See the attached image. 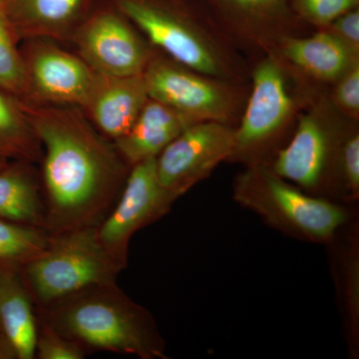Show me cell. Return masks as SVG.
<instances>
[{
  "label": "cell",
  "instance_id": "cell-3",
  "mask_svg": "<svg viewBox=\"0 0 359 359\" xmlns=\"http://www.w3.org/2000/svg\"><path fill=\"white\" fill-rule=\"evenodd\" d=\"M36 313L89 351H109L140 359H166V344L154 316L117 283L81 290Z\"/></svg>",
  "mask_w": 359,
  "mask_h": 359
},
{
  "label": "cell",
  "instance_id": "cell-6",
  "mask_svg": "<svg viewBox=\"0 0 359 359\" xmlns=\"http://www.w3.org/2000/svg\"><path fill=\"white\" fill-rule=\"evenodd\" d=\"M355 121L340 114L327 93L316 96L302 111L289 143L269 167L309 195L340 204L342 147Z\"/></svg>",
  "mask_w": 359,
  "mask_h": 359
},
{
  "label": "cell",
  "instance_id": "cell-18",
  "mask_svg": "<svg viewBox=\"0 0 359 359\" xmlns=\"http://www.w3.org/2000/svg\"><path fill=\"white\" fill-rule=\"evenodd\" d=\"M195 124L190 118L149 97L131 129L113 142L129 166L157 158L182 132Z\"/></svg>",
  "mask_w": 359,
  "mask_h": 359
},
{
  "label": "cell",
  "instance_id": "cell-20",
  "mask_svg": "<svg viewBox=\"0 0 359 359\" xmlns=\"http://www.w3.org/2000/svg\"><path fill=\"white\" fill-rule=\"evenodd\" d=\"M32 164L11 160L0 170V219L46 231L41 179Z\"/></svg>",
  "mask_w": 359,
  "mask_h": 359
},
{
  "label": "cell",
  "instance_id": "cell-2",
  "mask_svg": "<svg viewBox=\"0 0 359 359\" xmlns=\"http://www.w3.org/2000/svg\"><path fill=\"white\" fill-rule=\"evenodd\" d=\"M168 57L205 74L250 82V61L204 0H105Z\"/></svg>",
  "mask_w": 359,
  "mask_h": 359
},
{
  "label": "cell",
  "instance_id": "cell-24",
  "mask_svg": "<svg viewBox=\"0 0 359 359\" xmlns=\"http://www.w3.org/2000/svg\"><path fill=\"white\" fill-rule=\"evenodd\" d=\"M87 351L37 314L35 358L83 359Z\"/></svg>",
  "mask_w": 359,
  "mask_h": 359
},
{
  "label": "cell",
  "instance_id": "cell-27",
  "mask_svg": "<svg viewBox=\"0 0 359 359\" xmlns=\"http://www.w3.org/2000/svg\"><path fill=\"white\" fill-rule=\"evenodd\" d=\"M320 29L359 55V7L341 14Z\"/></svg>",
  "mask_w": 359,
  "mask_h": 359
},
{
  "label": "cell",
  "instance_id": "cell-4",
  "mask_svg": "<svg viewBox=\"0 0 359 359\" xmlns=\"http://www.w3.org/2000/svg\"><path fill=\"white\" fill-rule=\"evenodd\" d=\"M250 84L226 163L269 167L289 143L302 111L318 95L297 83L273 55L252 63Z\"/></svg>",
  "mask_w": 359,
  "mask_h": 359
},
{
  "label": "cell",
  "instance_id": "cell-10",
  "mask_svg": "<svg viewBox=\"0 0 359 359\" xmlns=\"http://www.w3.org/2000/svg\"><path fill=\"white\" fill-rule=\"evenodd\" d=\"M103 2V6L92 9L72 35L80 57L99 74H143L153 46L123 14Z\"/></svg>",
  "mask_w": 359,
  "mask_h": 359
},
{
  "label": "cell",
  "instance_id": "cell-22",
  "mask_svg": "<svg viewBox=\"0 0 359 359\" xmlns=\"http://www.w3.org/2000/svg\"><path fill=\"white\" fill-rule=\"evenodd\" d=\"M18 42L0 1V89L18 100H29L32 96L29 81Z\"/></svg>",
  "mask_w": 359,
  "mask_h": 359
},
{
  "label": "cell",
  "instance_id": "cell-21",
  "mask_svg": "<svg viewBox=\"0 0 359 359\" xmlns=\"http://www.w3.org/2000/svg\"><path fill=\"white\" fill-rule=\"evenodd\" d=\"M0 154L9 160L35 163L42 148L18 99L0 89Z\"/></svg>",
  "mask_w": 359,
  "mask_h": 359
},
{
  "label": "cell",
  "instance_id": "cell-13",
  "mask_svg": "<svg viewBox=\"0 0 359 359\" xmlns=\"http://www.w3.org/2000/svg\"><path fill=\"white\" fill-rule=\"evenodd\" d=\"M26 42L21 54L32 92L29 100L83 108L94 71L79 55L65 50L50 39Z\"/></svg>",
  "mask_w": 359,
  "mask_h": 359
},
{
  "label": "cell",
  "instance_id": "cell-19",
  "mask_svg": "<svg viewBox=\"0 0 359 359\" xmlns=\"http://www.w3.org/2000/svg\"><path fill=\"white\" fill-rule=\"evenodd\" d=\"M20 266L0 262V330L13 346L16 359H34L36 306Z\"/></svg>",
  "mask_w": 359,
  "mask_h": 359
},
{
  "label": "cell",
  "instance_id": "cell-16",
  "mask_svg": "<svg viewBox=\"0 0 359 359\" xmlns=\"http://www.w3.org/2000/svg\"><path fill=\"white\" fill-rule=\"evenodd\" d=\"M327 248L330 273L349 358H359V218L337 231Z\"/></svg>",
  "mask_w": 359,
  "mask_h": 359
},
{
  "label": "cell",
  "instance_id": "cell-5",
  "mask_svg": "<svg viewBox=\"0 0 359 359\" xmlns=\"http://www.w3.org/2000/svg\"><path fill=\"white\" fill-rule=\"evenodd\" d=\"M233 199L283 235L311 244H327L358 216V205L316 197L268 166L244 168L233 180Z\"/></svg>",
  "mask_w": 359,
  "mask_h": 359
},
{
  "label": "cell",
  "instance_id": "cell-11",
  "mask_svg": "<svg viewBox=\"0 0 359 359\" xmlns=\"http://www.w3.org/2000/svg\"><path fill=\"white\" fill-rule=\"evenodd\" d=\"M224 32L250 63L275 53L290 36L313 32L290 0H204Z\"/></svg>",
  "mask_w": 359,
  "mask_h": 359
},
{
  "label": "cell",
  "instance_id": "cell-8",
  "mask_svg": "<svg viewBox=\"0 0 359 359\" xmlns=\"http://www.w3.org/2000/svg\"><path fill=\"white\" fill-rule=\"evenodd\" d=\"M143 76L150 98L195 123L212 121L237 127L250 90V82L205 74L168 57L154 47Z\"/></svg>",
  "mask_w": 359,
  "mask_h": 359
},
{
  "label": "cell",
  "instance_id": "cell-25",
  "mask_svg": "<svg viewBox=\"0 0 359 359\" xmlns=\"http://www.w3.org/2000/svg\"><path fill=\"white\" fill-rule=\"evenodd\" d=\"M297 18L313 30L359 7V0H290Z\"/></svg>",
  "mask_w": 359,
  "mask_h": 359
},
{
  "label": "cell",
  "instance_id": "cell-9",
  "mask_svg": "<svg viewBox=\"0 0 359 359\" xmlns=\"http://www.w3.org/2000/svg\"><path fill=\"white\" fill-rule=\"evenodd\" d=\"M175 203L158 179L156 158L131 167L114 207L96 226L99 243L118 268L128 264L135 233L166 216Z\"/></svg>",
  "mask_w": 359,
  "mask_h": 359
},
{
  "label": "cell",
  "instance_id": "cell-28",
  "mask_svg": "<svg viewBox=\"0 0 359 359\" xmlns=\"http://www.w3.org/2000/svg\"><path fill=\"white\" fill-rule=\"evenodd\" d=\"M0 359H16L13 346L0 330Z\"/></svg>",
  "mask_w": 359,
  "mask_h": 359
},
{
  "label": "cell",
  "instance_id": "cell-7",
  "mask_svg": "<svg viewBox=\"0 0 359 359\" xmlns=\"http://www.w3.org/2000/svg\"><path fill=\"white\" fill-rule=\"evenodd\" d=\"M20 269L36 309L88 287L116 283L122 271L99 243L96 228L50 235L46 249Z\"/></svg>",
  "mask_w": 359,
  "mask_h": 359
},
{
  "label": "cell",
  "instance_id": "cell-26",
  "mask_svg": "<svg viewBox=\"0 0 359 359\" xmlns=\"http://www.w3.org/2000/svg\"><path fill=\"white\" fill-rule=\"evenodd\" d=\"M327 97L340 114L359 121V60L349 66L330 87Z\"/></svg>",
  "mask_w": 359,
  "mask_h": 359
},
{
  "label": "cell",
  "instance_id": "cell-12",
  "mask_svg": "<svg viewBox=\"0 0 359 359\" xmlns=\"http://www.w3.org/2000/svg\"><path fill=\"white\" fill-rule=\"evenodd\" d=\"M235 129L223 123L205 121L184 130L156 158L163 188L177 201L209 178L233 152Z\"/></svg>",
  "mask_w": 359,
  "mask_h": 359
},
{
  "label": "cell",
  "instance_id": "cell-1",
  "mask_svg": "<svg viewBox=\"0 0 359 359\" xmlns=\"http://www.w3.org/2000/svg\"><path fill=\"white\" fill-rule=\"evenodd\" d=\"M18 102L42 148L46 231L96 228L117 202L131 166L77 107Z\"/></svg>",
  "mask_w": 359,
  "mask_h": 359
},
{
  "label": "cell",
  "instance_id": "cell-23",
  "mask_svg": "<svg viewBox=\"0 0 359 359\" xmlns=\"http://www.w3.org/2000/svg\"><path fill=\"white\" fill-rule=\"evenodd\" d=\"M50 233L0 219V262L21 264L39 256L48 245Z\"/></svg>",
  "mask_w": 359,
  "mask_h": 359
},
{
  "label": "cell",
  "instance_id": "cell-17",
  "mask_svg": "<svg viewBox=\"0 0 359 359\" xmlns=\"http://www.w3.org/2000/svg\"><path fill=\"white\" fill-rule=\"evenodd\" d=\"M18 39H65L93 8L94 0H0Z\"/></svg>",
  "mask_w": 359,
  "mask_h": 359
},
{
  "label": "cell",
  "instance_id": "cell-14",
  "mask_svg": "<svg viewBox=\"0 0 359 359\" xmlns=\"http://www.w3.org/2000/svg\"><path fill=\"white\" fill-rule=\"evenodd\" d=\"M271 55L295 81L316 93H327L340 75L359 60V55L321 29L283 39Z\"/></svg>",
  "mask_w": 359,
  "mask_h": 359
},
{
  "label": "cell",
  "instance_id": "cell-29",
  "mask_svg": "<svg viewBox=\"0 0 359 359\" xmlns=\"http://www.w3.org/2000/svg\"><path fill=\"white\" fill-rule=\"evenodd\" d=\"M9 161L11 160L7 159V158L4 157V155L0 154V170H1L2 168L6 166V165L7 164V163L9 162Z\"/></svg>",
  "mask_w": 359,
  "mask_h": 359
},
{
  "label": "cell",
  "instance_id": "cell-15",
  "mask_svg": "<svg viewBox=\"0 0 359 359\" xmlns=\"http://www.w3.org/2000/svg\"><path fill=\"white\" fill-rule=\"evenodd\" d=\"M148 99L143 74L118 77L94 72L82 109L88 113L96 130L115 142L131 129Z\"/></svg>",
  "mask_w": 359,
  "mask_h": 359
}]
</instances>
